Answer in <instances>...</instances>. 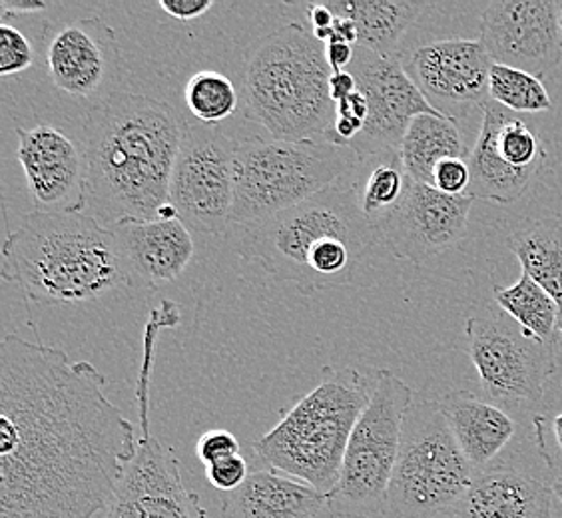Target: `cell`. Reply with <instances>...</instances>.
Masks as SVG:
<instances>
[{"instance_id": "cell-31", "label": "cell", "mask_w": 562, "mask_h": 518, "mask_svg": "<svg viewBox=\"0 0 562 518\" xmlns=\"http://www.w3.org/2000/svg\"><path fill=\"white\" fill-rule=\"evenodd\" d=\"M34 65L33 46L29 38L9 22L0 24V76L9 78Z\"/></svg>"}, {"instance_id": "cell-9", "label": "cell", "mask_w": 562, "mask_h": 518, "mask_svg": "<svg viewBox=\"0 0 562 518\" xmlns=\"http://www.w3.org/2000/svg\"><path fill=\"white\" fill-rule=\"evenodd\" d=\"M412 405V387L391 369H378L371 399L349 437L336 488L327 495L331 517L366 518L383 510Z\"/></svg>"}, {"instance_id": "cell-38", "label": "cell", "mask_w": 562, "mask_h": 518, "mask_svg": "<svg viewBox=\"0 0 562 518\" xmlns=\"http://www.w3.org/2000/svg\"><path fill=\"white\" fill-rule=\"evenodd\" d=\"M337 116L359 120V122H363V124H366L369 116L368 100H366V97L357 90V92H353V94L347 98V100L337 104Z\"/></svg>"}, {"instance_id": "cell-22", "label": "cell", "mask_w": 562, "mask_h": 518, "mask_svg": "<svg viewBox=\"0 0 562 518\" xmlns=\"http://www.w3.org/2000/svg\"><path fill=\"white\" fill-rule=\"evenodd\" d=\"M449 518H554L551 486L507 466L487 469Z\"/></svg>"}, {"instance_id": "cell-40", "label": "cell", "mask_w": 562, "mask_h": 518, "mask_svg": "<svg viewBox=\"0 0 562 518\" xmlns=\"http://www.w3.org/2000/svg\"><path fill=\"white\" fill-rule=\"evenodd\" d=\"M329 90H331V98H334V102H336L337 106L339 102H344V100L351 97L353 92H357L356 76L351 75L349 70L334 72L331 80H329Z\"/></svg>"}, {"instance_id": "cell-35", "label": "cell", "mask_w": 562, "mask_h": 518, "mask_svg": "<svg viewBox=\"0 0 562 518\" xmlns=\"http://www.w3.org/2000/svg\"><path fill=\"white\" fill-rule=\"evenodd\" d=\"M195 453L202 463L210 466L224 461L227 457L239 454V441L234 432L226 429H212L200 437V441L195 444Z\"/></svg>"}, {"instance_id": "cell-4", "label": "cell", "mask_w": 562, "mask_h": 518, "mask_svg": "<svg viewBox=\"0 0 562 518\" xmlns=\"http://www.w3.org/2000/svg\"><path fill=\"white\" fill-rule=\"evenodd\" d=\"M0 273L43 307L94 302L131 283L114 232L88 214H29L4 239Z\"/></svg>"}, {"instance_id": "cell-42", "label": "cell", "mask_w": 562, "mask_h": 518, "mask_svg": "<svg viewBox=\"0 0 562 518\" xmlns=\"http://www.w3.org/2000/svg\"><path fill=\"white\" fill-rule=\"evenodd\" d=\"M331 43H346L351 46H357L359 43V34H357L356 24L347 19H336L334 24V38L329 41Z\"/></svg>"}, {"instance_id": "cell-11", "label": "cell", "mask_w": 562, "mask_h": 518, "mask_svg": "<svg viewBox=\"0 0 562 518\" xmlns=\"http://www.w3.org/2000/svg\"><path fill=\"white\" fill-rule=\"evenodd\" d=\"M467 356L483 387L503 403H539L554 373V344L532 339L495 305L465 322Z\"/></svg>"}, {"instance_id": "cell-29", "label": "cell", "mask_w": 562, "mask_h": 518, "mask_svg": "<svg viewBox=\"0 0 562 518\" xmlns=\"http://www.w3.org/2000/svg\"><path fill=\"white\" fill-rule=\"evenodd\" d=\"M186 106L200 124L216 126L238 112L239 94L234 82L216 70L195 72L184 90Z\"/></svg>"}, {"instance_id": "cell-27", "label": "cell", "mask_w": 562, "mask_h": 518, "mask_svg": "<svg viewBox=\"0 0 562 518\" xmlns=\"http://www.w3.org/2000/svg\"><path fill=\"white\" fill-rule=\"evenodd\" d=\"M493 297L498 309H503L515 324H519L525 334L541 344H554L561 309L551 295L527 273H522L508 288H495Z\"/></svg>"}, {"instance_id": "cell-14", "label": "cell", "mask_w": 562, "mask_h": 518, "mask_svg": "<svg viewBox=\"0 0 562 518\" xmlns=\"http://www.w3.org/2000/svg\"><path fill=\"white\" fill-rule=\"evenodd\" d=\"M43 48L46 72L60 92L100 102L116 94L124 60L116 33L104 19L46 22Z\"/></svg>"}, {"instance_id": "cell-5", "label": "cell", "mask_w": 562, "mask_h": 518, "mask_svg": "<svg viewBox=\"0 0 562 518\" xmlns=\"http://www.w3.org/2000/svg\"><path fill=\"white\" fill-rule=\"evenodd\" d=\"M325 44L288 22L251 44L241 82L244 110L273 140H325L337 119Z\"/></svg>"}, {"instance_id": "cell-16", "label": "cell", "mask_w": 562, "mask_h": 518, "mask_svg": "<svg viewBox=\"0 0 562 518\" xmlns=\"http://www.w3.org/2000/svg\"><path fill=\"white\" fill-rule=\"evenodd\" d=\"M559 0H497L481 16V43L493 65L542 78L561 63Z\"/></svg>"}, {"instance_id": "cell-37", "label": "cell", "mask_w": 562, "mask_h": 518, "mask_svg": "<svg viewBox=\"0 0 562 518\" xmlns=\"http://www.w3.org/2000/svg\"><path fill=\"white\" fill-rule=\"evenodd\" d=\"M357 46L346 43H331L325 44V56H327V63L331 66L334 72H344L349 70L353 65V58H356Z\"/></svg>"}, {"instance_id": "cell-3", "label": "cell", "mask_w": 562, "mask_h": 518, "mask_svg": "<svg viewBox=\"0 0 562 518\" xmlns=\"http://www.w3.org/2000/svg\"><path fill=\"white\" fill-rule=\"evenodd\" d=\"M379 241V227L361 212L353 172L303 204L246 224L241 254L273 280L314 295L351 283L357 266Z\"/></svg>"}, {"instance_id": "cell-17", "label": "cell", "mask_w": 562, "mask_h": 518, "mask_svg": "<svg viewBox=\"0 0 562 518\" xmlns=\"http://www.w3.org/2000/svg\"><path fill=\"white\" fill-rule=\"evenodd\" d=\"M473 204L471 195L443 194L409 180L401 204L379 224L381 241L395 258L423 266L463 239Z\"/></svg>"}, {"instance_id": "cell-34", "label": "cell", "mask_w": 562, "mask_h": 518, "mask_svg": "<svg viewBox=\"0 0 562 518\" xmlns=\"http://www.w3.org/2000/svg\"><path fill=\"white\" fill-rule=\"evenodd\" d=\"M471 184L469 162L461 158L443 160L432 172V188L449 195H467Z\"/></svg>"}, {"instance_id": "cell-20", "label": "cell", "mask_w": 562, "mask_h": 518, "mask_svg": "<svg viewBox=\"0 0 562 518\" xmlns=\"http://www.w3.org/2000/svg\"><path fill=\"white\" fill-rule=\"evenodd\" d=\"M112 232L131 271L151 288L178 280L194 259V239L180 217L128 222Z\"/></svg>"}, {"instance_id": "cell-25", "label": "cell", "mask_w": 562, "mask_h": 518, "mask_svg": "<svg viewBox=\"0 0 562 518\" xmlns=\"http://www.w3.org/2000/svg\"><path fill=\"white\" fill-rule=\"evenodd\" d=\"M401 162L407 178L417 184L432 185V172L449 158L469 160L471 150L459 122L453 116H415L401 142Z\"/></svg>"}, {"instance_id": "cell-30", "label": "cell", "mask_w": 562, "mask_h": 518, "mask_svg": "<svg viewBox=\"0 0 562 518\" xmlns=\"http://www.w3.org/2000/svg\"><path fill=\"white\" fill-rule=\"evenodd\" d=\"M491 102L510 112H547L552 109L551 97L541 78L510 66L493 65L488 78Z\"/></svg>"}, {"instance_id": "cell-2", "label": "cell", "mask_w": 562, "mask_h": 518, "mask_svg": "<svg viewBox=\"0 0 562 518\" xmlns=\"http://www.w3.org/2000/svg\"><path fill=\"white\" fill-rule=\"evenodd\" d=\"M186 124L158 98L116 92L98 102L82 126L88 216L109 229L158 219L170 204Z\"/></svg>"}, {"instance_id": "cell-28", "label": "cell", "mask_w": 562, "mask_h": 518, "mask_svg": "<svg viewBox=\"0 0 562 518\" xmlns=\"http://www.w3.org/2000/svg\"><path fill=\"white\" fill-rule=\"evenodd\" d=\"M356 178L359 184L361 212L379 227V224L401 204L409 185L400 151L379 154L366 162H359Z\"/></svg>"}, {"instance_id": "cell-24", "label": "cell", "mask_w": 562, "mask_h": 518, "mask_svg": "<svg viewBox=\"0 0 562 518\" xmlns=\"http://www.w3.org/2000/svg\"><path fill=\"white\" fill-rule=\"evenodd\" d=\"M336 19L356 24L359 48L393 58L401 41L423 14L431 9L429 2L417 0H327Z\"/></svg>"}, {"instance_id": "cell-18", "label": "cell", "mask_w": 562, "mask_h": 518, "mask_svg": "<svg viewBox=\"0 0 562 518\" xmlns=\"http://www.w3.org/2000/svg\"><path fill=\"white\" fill-rule=\"evenodd\" d=\"M16 160L34 212L82 214L87 210L85 151L56 126L16 128Z\"/></svg>"}, {"instance_id": "cell-23", "label": "cell", "mask_w": 562, "mask_h": 518, "mask_svg": "<svg viewBox=\"0 0 562 518\" xmlns=\"http://www.w3.org/2000/svg\"><path fill=\"white\" fill-rule=\"evenodd\" d=\"M437 401L454 441L476 473L487 471L517 435V423L508 413L495 403L479 399L471 391H449Z\"/></svg>"}, {"instance_id": "cell-43", "label": "cell", "mask_w": 562, "mask_h": 518, "mask_svg": "<svg viewBox=\"0 0 562 518\" xmlns=\"http://www.w3.org/2000/svg\"><path fill=\"white\" fill-rule=\"evenodd\" d=\"M551 491L552 495L562 503V475H557V478L552 481Z\"/></svg>"}, {"instance_id": "cell-32", "label": "cell", "mask_w": 562, "mask_h": 518, "mask_svg": "<svg viewBox=\"0 0 562 518\" xmlns=\"http://www.w3.org/2000/svg\"><path fill=\"white\" fill-rule=\"evenodd\" d=\"M535 443L551 471L562 475V413L532 417Z\"/></svg>"}, {"instance_id": "cell-6", "label": "cell", "mask_w": 562, "mask_h": 518, "mask_svg": "<svg viewBox=\"0 0 562 518\" xmlns=\"http://www.w3.org/2000/svg\"><path fill=\"white\" fill-rule=\"evenodd\" d=\"M373 393L357 369L325 365L315 387L283 410L280 421L254 441L261 463L329 495L337 485L349 437Z\"/></svg>"}, {"instance_id": "cell-8", "label": "cell", "mask_w": 562, "mask_h": 518, "mask_svg": "<svg viewBox=\"0 0 562 518\" xmlns=\"http://www.w3.org/2000/svg\"><path fill=\"white\" fill-rule=\"evenodd\" d=\"M445 421L439 401H413L403 421L400 457L385 493L383 518H441L475 481Z\"/></svg>"}, {"instance_id": "cell-45", "label": "cell", "mask_w": 562, "mask_h": 518, "mask_svg": "<svg viewBox=\"0 0 562 518\" xmlns=\"http://www.w3.org/2000/svg\"><path fill=\"white\" fill-rule=\"evenodd\" d=\"M561 41H562V9H561Z\"/></svg>"}, {"instance_id": "cell-19", "label": "cell", "mask_w": 562, "mask_h": 518, "mask_svg": "<svg viewBox=\"0 0 562 518\" xmlns=\"http://www.w3.org/2000/svg\"><path fill=\"white\" fill-rule=\"evenodd\" d=\"M401 65L435 109L447 114V106H481L488 97L493 60L481 38H445L423 44L400 56Z\"/></svg>"}, {"instance_id": "cell-12", "label": "cell", "mask_w": 562, "mask_h": 518, "mask_svg": "<svg viewBox=\"0 0 562 518\" xmlns=\"http://www.w3.org/2000/svg\"><path fill=\"white\" fill-rule=\"evenodd\" d=\"M239 142L216 126L188 122L170 182V204L186 226L222 236L232 224Z\"/></svg>"}, {"instance_id": "cell-7", "label": "cell", "mask_w": 562, "mask_h": 518, "mask_svg": "<svg viewBox=\"0 0 562 518\" xmlns=\"http://www.w3.org/2000/svg\"><path fill=\"white\" fill-rule=\"evenodd\" d=\"M359 166L356 151L327 140H241L234 166L232 224H254L322 194Z\"/></svg>"}, {"instance_id": "cell-44", "label": "cell", "mask_w": 562, "mask_h": 518, "mask_svg": "<svg viewBox=\"0 0 562 518\" xmlns=\"http://www.w3.org/2000/svg\"><path fill=\"white\" fill-rule=\"evenodd\" d=\"M557 329H559V334L562 335V317L559 319V327H557Z\"/></svg>"}, {"instance_id": "cell-21", "label": "cell", "mask_w": 562, "mask_h": 518, "mask_svg": "<svg viewBox=\"0 0 562 518\" xmlns=\"http://www.w3.org/2000/svg\"><path fill=\"white\" fill-rule=\"evenodd\" d=\"M222 518H331L327 495L278 471H254L220 498Z\"/></svg>"}, {"instance_id": "cell-36", "label": "cell", "mask_w": 562, "mask_h": 518, "mask_svg": "<svg viewBox=\"0 0 562 518\" xmlns=\"http://www.w3.org/2000/svg\"><path fill=\"white\" fill-rule=\"evenodd\" d=\"M158 7L176 21L190 22L202 19L214 9L212 0H160Z\"/></svg>"}, {"instance_id": "cell-26", "label": "cell", "mask_w": 562, "mask_h": 518, "mask_svg": "<svg viewBox=\"0 0 562 518\" xmlns=\"http://www.w3.org/2000/svg\"><path fill=\"white\" fill-rule=\"evenodd\" d=\"M508 248L519 259L522 273L557 302L562 317V216L522 222L508 236Z\"/></svg>"}, {"instance_id": "cell-13", "label": "cell", "mask_w": 562, "mask_h": 518, "mask_svg": "<svg viewBox=\"0 0 562 518\" xmlns=\"http://www.w3.org/2000/svg\"><path fill=\"white\" fill-rule=\"evenodd\" d=\"M467 162L471 170L467 195L493 204H513L542 172L547 150L529 124L488 102Z\"/></svg>"}, {"instance_id": "cell-46", "label": "cell", "mask_w": 562, "mask_h": 518, "mask_svg": "<svg viewBox=\"0 0 562 518\" xmlns=\"http://www.w3.org/2000/svg\"><path fill=\"white\" fill-rule=\"evenodd\" d=\"M331 518H356V517H331Z\"/></svg>"}, {"instance_id": "cell-33", "label": "cell", "mask_w": 562, "mask_h": 518, "mask_svg": "<svg viewBox=\"0 0 562 518\" xmlns=\"http://www.w3.org/2000/svg\"><path fill=\"white\" fill-rule=\"evenodd\" d=\"M248 463H246V459L241 454L227 457V459L220 461V463L206 466L207 483L217 488L220 493H224V495L238 491L239 486L248 481Z\"/></svg>"}, {"instance_id": "cell-10", "label": "cell", "mask_w": 562, "mask_h": 518, "mask_svg": "<svg viewBox=\"0 0 562 518\" xmlns=\"http://www.w3.org/2000/svg\"><path fill=\"white\" fill-rule=\"evenodd\" d=\"M173 327L162 309H154L144 334V359L136 387L142 439L102 518H207L200 495L188 491L180 473V461L172 447L150 432V373L156 335Z\"/></svg>"}, {"instance_id": "cell-1", "label": "cell", "mask_w": 562, "mask_h": 518, "mask_svg": "<svg viewBox=\"0 0 562 518\" xmlns=\"http://www.w3.org/2000/svg\"><path fill=\"white\" fill-rule=\"evenodd\" d=\"M109 379L41 341L0 344V518H94L138 451Z\"/></svg>"}, {"instance_id": "cell-15", "label": "cell", "mask_w": 562, "mask_h": 518, "mask_svg": "<svg viewBox=\"0 0 562 518\" xmlns=\"http://www.w3.org/2000/svg\"><path fill=\"white\" fill-rule=\"evenodd\" d=\"M349 72L356 76L357 90L366 97L369 106L363 132L349 144L359 162L379 154L400 151L403 136L415 116H445L423 97L422 90L401 65L400 56L385 58L357 46Z\"/></svg>"}, {"instance_id": "cell-39", "label": "cell", "mask_w": 562, "mask_h": 518, "mask_svg": "<svg viewBox=\"0 0 562 518\" xmlns=\"http://www.w3.org/2000/svg\"><path fill=\"white\" fill-rule=\"evenodd\" d=\"M0 9L4 12V16H26V14L48 11V2H44V0H0Z\"/></svg>"}, {"instance_id": "cell-41", "label": "cell", "mask_w": 562, "mask_h": 518, "mask_svg": "<svg viewBox=\"0 0 562 518\" xmlns=\"http://www.w3.org/2000/svg\"><path fill=\"white\" fill-rule=\"evenodd\" d=\"M310 22H312V31H322V29H331L336 24V14L325 4V2H317L312 4L307 11Z\"/></svg>"}]
</instances>
